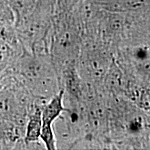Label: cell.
<instances>
[{"mask_svg": "<svg viewBox=\"0 0 150 150\" xmlns=\"http://www.w3.org/2000/svg\"><path fill=\"white\" fill-rule=\"evenodd\" d=\"M41 127H42V118L41 112L36 110L31 115L27 126L25 140L27 142H35L40 138Z\"/></svg>", "mask_w": 150, "mask_h": 150, "instance_id": "3", "label": "cell"}, {"mask_svg": "<svg viewBox=\"0 0 150 150\" xmlns=\"http://www.w3.org/2000/svg\"><path fill=\"white\" fill-rule=\"evenodd\" d=\"M63 91H61L43 108L41 112L42 127H52V122L59 117L60 114L64 110H67L63 105Z\"/></svg>", "mask_w": 150, "mask_h": 150, "instance_id": "1", "label": "cell"}, {"mask_svg": "<svg viewBox=\"0 0 150 150\" xmlns=\"http://www.w3.org/2000/svg\"><path fill=\"white\" fill-rule=\"evenodd\" d=\"M147 0H102L103 6L112 11H136L146 5Z\"/></svg>", "mask_w": 150, "mask_h": 150, "instance_id": "2", "label": "cell"}]
</instances>
